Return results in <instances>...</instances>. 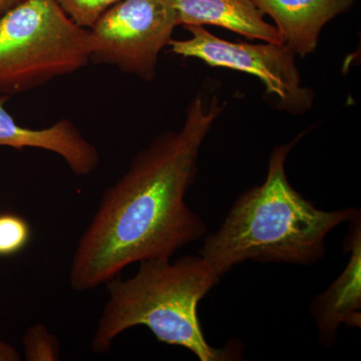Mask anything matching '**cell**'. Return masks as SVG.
<instances>
[{"label":"cell","mask_w":361,"mask_h":361,"mask_svg":"<svg viewBox=\"0 0 361 361\" xmlns=\"http://www.w3.org/2000/svg\"><path fill=\"white\" fill-rule=\"evenodd\" d=\"M225 104L215 97L206 108L200 94L195 97L182 127L156 137L106 189L71 258L73 290L97 288L134 263L172 258L206 234L205 223L185 197L202 145Z\"/></svg>","instance_id":"6da1fadb"},{"label":"cell","mask_w":361,"mask_h":361,"mask_svg":"<svg viewBox=\"0 0 361 361\" xmlns=\"http://www.w3.org/2000/svg\"><path fill=\"white\" fill-rule=\"evenodd\" d=\"M301 137L273 149L264 183L244 192L218 231L204 240L200 256L220 278L248 260L314 264L326 254L329 233L360 214L320 210L291 186L285 164Z\"/></svg>","instance_id":"7a4b0ae2"},{"label":"cell","mask_w":361,"mask_h":361,"mask_svg":"<svg viewBox=\"0 0 361 361\" xmlns=\"http://www.w3.org/2000/svg\"><path fill=\"white\" fill-rule=\"evenodd\" d=\"M219 280L201 256L142 261L134 276H118L106 284L109 299L94 331L92 351L108 353L123 332L146 326L157 341L186 348L201 361L238 360L237 345L211 346L199 320V303Z\"/></svg>","instance_id":"3957f363"},{"label":"cell","mask_w":361,"mask_h":361,"mask_svg":"<svg viewBox=\"0 0 361 361\" xmlns=\"http://www.w3.org/2000/svg\"><path fill=\"white\" fill-rule=\"evenodd\" d=\"M99 44L56 0H21L0 16V94L42 87L89 65Z\"/></svg>","instance_id":"277c9868"},{"label":"cell","mask_w":361,"mask_h":361,"mask_svg":"<svg viewBox=\"0 0 361 361\" xmlns=\"http://www.w3.org/2000/svg\"><path fill=\"white\" fill-rule=\"evenodd\" d=\"M177 26L173 0H120L90 28L99 44L90 63L116 66L152 82L159 56Z\"/></svg>","instance_id":"5b68a950"},{"label":"cell","mask_w":361,"mask_h":361,"mask_svg":"<svg viewBox=\"0 0 361 361\" xmlns=\"http://www.w3.org/2000/svg\"><path fill=\"white\" fill-rule=\"evenodd\" d=\"M191 37L171 40L169 51L184 58L200 59L212 68L242 71L256 77L266 92L278 99L282 110L303 115L312 106L314 94L304 87L295 54L283 44H252L216 37L204 26L187 25Z\"/></svg>","instance_id":"8992f818"},{"label":"cell","mask_w":361,"mask_h":361,"mask_svg":"<svg viewBox=\"0 0 361 361\" xmlns=\"http://www.w3.org/2000/svg\"><path fill=\"white\" fill-rule=\"evenodd\" d=\"M8 96L0 94V147L16 149H39L61 157L71 172L80 177L92 174L99 165V154L68 118L51 127L30 129L20 125L6 111Z\"/></svg>","instance_id":"52a82bcc"},{"label":"cell","mask_w":361,"mask_h":361,"mask_svg":"<svg viewBox=\"0 0 361 361\" xmlns=\"http://www.w3.org/2000/svg\"><path fill=\"white\" fill-rule=\"evenodd\" d=\"M360 214L349 221L350 227L344 251L350 252L348 265L329 288L316 296L310 305L320 341L330 346L336 341L341 324L361 326V222Z\"/></svg>","instance_id":"ba28073f"},{"label":"cell","mask_w":361,"mask_h":361,"mask_svg":"<svg viewBox=\"0 0 361 361\" xmlns=\"http://www.w3.org/2000/svg\"><path fill=\"white\" fill-rule=\"evenodd\" d=\"M275 23L283 44L295 56L305 58L317 49L322 30L346 13L353 0H253Z\"/></svg>","instance_id":"9c48e42d"},{"label":"cell","mask_w":361,"mask_h":361,"mask_svg":"<svg viewBox=\"0 0 361 361\" xmlns=\"http://www.w3.org/2000/svg\"><path fill=\"white\" fill-rule=\"evenodd\" d=\"M178 25H213L231 30L249 39L283 44L276 26L253 0H173Z\"/></svg>","instance_id":"30bf717a"},{"label":"cell","mask_w":361,"mask_h":361,"mask_svg":"<svg viewBox=\"0 0 361 361\" xmlns=\"http://www.w3.org/2000/svg\"><path fill=\"white\" fill-rule=\"evenodd\" d=\"M32 235V227L23 216L0 213V257H11L25 250Z\"/></svg>","instance_id":"8fae6325"},{"label":"cell","mask_w":361,"mask_h":361,"mask_svg":"<svg viewBox=\"0 0 361 361\" xmlns=\"http://www.w3.org/2000/svg\"><path fill=\"white\" fill-rule=\"evenodd\" d=\"M23 353L27 361H56L61 358L59 339L44 324H35L23 339Z\"/></svg>","instance_id":"7c38bea8"},{"label":"cell","mask_w":361,"mask_h":361,"mask_svg":"<svg viewBox=\"0 0 361 361\" xmlns=\"http://www.w3.org/2000/svg\"><path fill=\"white\" fill-rule=\"evenodd\" d=\"M118 1L120 0H56L71 20L85 28L92 27L99 16Z\"/></svg>","instance_id":"4fadbf2b"},{"label":"cell","mask_w":361,"mask_h":361,"mask_svg":"<svg viewBox=\"0 0 361 361\" xmlns=\"http://www.w3.org/2000/svg\"><path fill=\"white\" fill-rule=\"evenodd\" d=\"M21 355L16 348L6 341H0V361H18Z\"/></svg>","instance_id":"5bb4252c"},{"label":"cell","mask_w":361,"mask_h":361,"mask_svg":"<svg viewBox=\"0 0 361 361\" xmlns=\"http://www.w3.org/2000/svg\"><path fill=\"white\" fill-rule=\"evenodd\" d=\"M20 1L21 0H0V16H2L6 11Z\"/></svg>","instance_id":"9a60e30c"}]
</instances>
